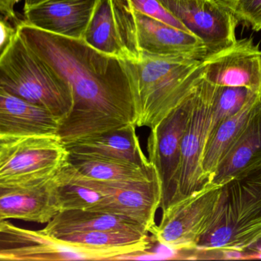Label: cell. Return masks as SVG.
<instances>
[{
  "label": "cell",
  "mask_w": 261,
  "mask_h": 261,
  "mask_svg": "<svg viewBox=\"0 0 261 261\" xmlns=\"http://www.w3.org/2000/svg\"><path fill=\"white\" fill-rule=\"evenodd\" d=\"M16 29L72 88V111L59 131L67 146L136 125L134 92L125 59L103 54L84 39L44 31L24 20Z\"/></svg>",
  "instance_id": "obj_1"
},
{
  "label": "cell",
  "mask_w": 261,
  "mask_h": 261,
  "mask_svg": "<svg viewBox=\"0 0 261 261\" xmlns=\"http://www.w3.org/2000/svg\"><path fill=\"white\" fill-rule=\"evenodd\" d=\"M261 238V162L222 184L216 212L197 246V259H234Z\"/></svg>",
  "instance_id": "obj_2"
},
{
  "label": "cell",
  "mask_w": 261,
  "mask_h": 261,
  "mask_svg": "<svg viewBox=\"0 0 261 261\" xmlns=\"http://www.w3.org/2000/svg\"><path fill=\"white\" fill-rule=\"evenodd\" d=\"M134 92L137 127L149 129L176 108L202 74L201 60L179 56H143L125 59Z\"/></svg>",
  "instance_id": "obj_3"
},
{
  "label": "cell",
  "mask_w": 261,
  "mask_h": 261,
  "mask_svg": "<svg viewBox=\"0 0 261 261\" xmlns=\"http://www.w3.org/2000/svg\"><path fill=\"white\" fill-rule=\"evenodd\" d=\"M0 88L40 105L61 119L72 111L70 84L39 56L18 33L0 56Z\"/></svg>",
  "instance_id": "obj_4"
},
{
  "label": "cell",
  "mask_w": 261,
  "mask_h": 261,
  "mask_svg": "<svg viewBox=\"0 0 261 261\" xmlns=\"http://www.w3.org/2000/svg\"><path fill=\"white\" fill-rule=\"evenodd\" d=\"M152 238L134 245L100 247L77 245L40 230L0 221V259L7 261L123 260L152 247Z\"/></svg>",
  "instance_id": "obj_5"
},
{
  "label": "cell",
  "mask_w": 261,
  "mask_h": 261,
  "mask_svg": "<svg viewBox=\"0 0 261 261\" xmlns=\"http://www.w3.org/2000/svg\"><path fill=\"white\" fill-rule=\"evenodd\" d=\"M125 46L137 61L143 56H179L202 60L208 55L195 35L171 27L134 10L128 0H115Z\"/></svg>",
  "instance_id": "obj_6"
},
{
  "label": "cell",
  "mask_w": 261,
  "mask_h": 261,
  "mask_svg": "<svg viewBox=\"0 0 261 261\" xmlns=\"http://www.w3.org/2000/svg\"><path fill=\"white\" fill-rule=\"evenodd\" d=\"M69 155L59 135L0 137V184L54 176L68 164Z\"/></svg>",
  "instance_id": "obj_7"
},
{
  "label": "cell",
  "mask_w": 261,
  "mask_h": 261,
  "mask_svg": "<svg viewBox=\"0 0 261 261\" xmlns=\"http://www.w3.org/2000/svg\"><path fill=\"white\" fill-rule=\"evenodd\" d=\"M222 185L209 184L163 211L160 224L151 229L155 242L175 250L196 248L210 226Z\"/></svg>",
  "instance_id": "obj_8"
},
{
  "label": "cell",
  "mask_w": 261,
  "mask_h": 261,
  "mask_svg": "<svg viewBox=\"0 0 261 261\" xmlns=\"http://www.w3.org/2000/svg\"><path fill=\"white\" fill-rule=\"evenodd\" d=\"M192 109L193 90L169 115L151 128L148 137V158L160 177L162 186L160 207L163 211L172 205L176 198L181 143Z\"/></svg>",
  "instance_id": "obj_9"
},
{
  "label": "cell",
  "mask_w": 261,
  "mask_h": 261,
  "mask_svg": "<svg viewBox=\"0 0 261 261\" xmlns=\"http://www.w3.org/2000/svg\"><path fill=\"white\" fill-rule=\"evenodd\" d=\"M215 86L201 77L194 88L193 109L181 143L178 192L173 204L209 185L202 159L210 131Z\"/></svg>",
  "instance_id": "obj_10"
},
{
  "label": "cell",
  "mask_w": 261,
  "mask_h": 261,
  "mask_svg": "<svg viewBox=\"0 0 261 261\" xmlns=\"http://www.w3.org/2000/svg\"><path fill=\"white\" fill-rule=\"evenodd\" d=\"M160 1L191 33L204 42L208 55L222 51L237 42L239 21L233 12L214 0Z\"/></svg>",
  "instance_id": "obj_11"
},
{
  "label": "cell",
  "mask_w": 261,
  "mask_h": 261,
  "mask_svg": "<svg viewBox=\"0 0 261 261\" xmlns=\"http://www.w3.org/2000/svg\"><path fill=\"white\" fill-rule=\"evenodd\" d=\"M201 64V77L210 83L261 93V50L253 39L237 40L231 46L206 56Z\"/></svg>",
  "instance_id": "obj_12"
},
{
  "label": "cell",
  "mask_w": 261,
  "mask_h": 261,
  "mask_svg": "<svg viewBox=\"0 0 261 261\" xmlns=\"http://www.w3.org/2000/svg\"><path fill=\"white\" fill-rule=\"evenodd\" d=\"M54 176L0 184V221L15 219L39 224L51 221L61 212Z\"/></svg>",
  "instance_id": "obj_13"
},
{
  "label": "cell",
  "mask_w": 261,
  "mask_h": 261,
  "mask_svg": "<svg viewBox=\"0 0 261 261\" xmlns=\"http://www.w3.org/2000/svg\"><path fill=\"white\" fill-rule=\"evenodd\" d=\"M97 181L105 198L94 211L115 214L134 220L144 226L149 233L155 225V214L161 206L162 186L158 173L147 181Z\"/></svg>",
  "instance_id": "obj_14"
},
{
  "label": "cell",
  "mask_w": 261,
  "mask_h": 261,
  "mask_svg": "<svg viewBox=\"0 0 261 261\" xmlns=\"http://www.w3.org/2000/svg\"><path fill=\"white\" fill-rule=\"evenodd\" d=\"M100 0H42L24 6V21L44 31L84 39Z\"/></svg>",
  "instance_id": "obj_15"
},
{
  "label": "cell",
  "mask_w": 261,
  "mask_h": 261,
  "mask_svg": "<svg viewBox=\"0 0 261 261\" xmlns=\"http://www.w3.org/2000/svg\"><path fill=\"white\" fill-rule=\"evenodd\" d=\"M61 119L0 88V137L59 135Z\"/></svg>",
  "instance_id": "obj_16"
},
{
  "label": "cell",
  "mask_w": 261,
  "mask_h": 261,
  "mask_svg": "<svg viewBox=\"0 0 261 261\" xmlns=\"http://www.w3.org/2000/svg\"><path fill=\"white\" fill-rule=\"evenodd\" d=\"M118 230L149 234L140 223L115 214L94 210H70L59 212L41 231L59 237L74 232Z\"/></svg>",
  "instance_id": "obj_17"
},
{
  "label": "cell",
  "mask_w": 261,
  "mask_h": 261,
  "mask_svg": "<svg viewBox=\"0 0 261 261\" xmlns=\"http://www.w3.org/2000/svg\"><path fill=\"white\" fill-rule=\"evenodd\" d=\"M69 150V149H68ZM68 163L85 176L108 182H129L152 179L156 170L132 162L94 152L69 150Z\"/></svg>",
  "instance_id": "obj_18"
},
{
  "label": "cell",
  "mask_w": 261,
  "mask_h": 261,
  "mask_svg": "<svg viewBox=\"0 0 261 261\" xmlns=\"http://www.w3.org/2000/svg\"><path fill=\"white\" fill-rule=\"evenodd\" d=\"M261 162V97L234 144L217 168L212 184L222 185Z\"/></svg>",
  "instance_id": "obj_19"
},
{
  "label": "cell",
  "mask_w": 261,
  "mask_h": 261,
  "mask_svg": "<svg viewBox=\"0 0 261 261\" xmlns=\"http://www.w3.org/2000/svg\"><path fill=\"white\" fill-rule=\"evenodd\" d=\"M136 125L120 128L92 138L80 140L68 146L69 150L94 152L132 162L143 167H151L137 134Z\"/></svg>",
  "instance_id": "obj_20"
},
{
  "label": "cell",
  "mask_w": 261,
  "mask_h": 261,
  "mask_svg": "<svg viewBox=\"0 0 261 261\" xmlns=\"http://www.w3.org/2000/svg\"><path fill=\"white\" fill-rule=\"evenodd\" d=\"M260 97L261 94L249 101L241 111L221 122L209 134L202 159L203 171L209 184L218 165L242 133Z\"/></svg>",
  "instance_id": "obj_21"
},
{
  "label": "cell",
  "mask_w": 261,
  "mask_h": 261,
  "mask_svg": "<svg viewBox=\"0 0 261 261\" xmlns=\"http://www.w3.org/2000/svg\"><path fill=\"white\" fill-rule=\"evenodd\" d=\"M84 40L103 54L132 60L122 37L115 0H100Z\"/></svg>",
  "instance_id": "obj_22"
},
{
  "label": "cell",
  "mask_w": 261,
  "mask_h": 261,
  "mask_svg": "<svg viewBox=\"0 0 261 261\" xmlns=\"http://www.w3.org/2000/svg\"><path fill=\"white\" fill-rule=\"evenodd\" d=\"M54 178L61 212L94 210L105 198L97 180L82 175L69 163Z\"/></svg>",
  "instance_id": "obj_23"
},
{
  "label": "cell",
  "mask_w": 261,
  "mask_h": 261,
  "mask_svg": "<svg viewBox=\"0 0 261 261\" xmlns=\"http://www.w3.org/2000/svg\"><path fill=\"white\" fill-rule=\"evenodd\" d=\"M260 94L245 88L215 85L209 134L221 122L234 115L249 101Z\"/></svg>",
  "instance_id": "obj_24"
},
{
  "label": "cell",
  "mask_w": 261,
  "mask_h": 261,
  "mask_svg": "<svg viewBox=\"0 0 261 261\" xmlns=\"http://www.w3.org/2000/svg\"><path fill=\"white\" fill-rule=\"evenodd\" d=\"M77 245L93 247H114L134 245L150 239L149 234L118 231V230H94L74 232L56 237Z\"/></svg>",
  "instance_id": "obj_25"
},
{
  "label": "cell",
  "mask_w": 261,
  "mask_h": 261,
  "mask_svg": "<svg viewBox=\"0 0 261 261\" xmlns=\"http://www.w3.org/2000/svg\"><path fill=\"white\" fill-rule=\"evenodd\" d=\"M128 2L134 10L143 14L178 30L190 33L188 29L165 7L160 0H128Z\"/></svg>",
  "instance_id": "obj_26"
},
{
  "label": "cell",
  "mask_w": 261,
  "mask_h": 261,
  "mask_svg": "<svg viewBox=\"0 0 261 261\" xmlns=\"http://www.w3.org/2000/svg\"><path fill=\"white\" fill-rule=\"evenodd\" d=\"M233 13L239 22L253 31H260L261 0H239Z\"/></svg>",
  "instance_id": "obj_27"
},
{
  "label": "cell",
  "mask_w": 261,
  "mask_h": 261,
  "mask_svg": "<svg viewBox=\"0 0 261 261\" xmlns=\"http://www.w3.org/2000/svg\"><path fill=\"white\" fill-rule=\"evenodd\" d=\"M0 29H1V41H0V50L4 51L14 39L17 34V29L13 27V23L10 21L2 19L0 20Z\"/></svg>",
  "instance_id": "obj_28"
},
{
  "label": "cell",
  "mask_w": 261,
  "mask_h": 261,
  "mask_svg": "<svg viewBox=\"0 0 261 261\" xmlns=\"http://www.w3.org/2000/svg\"><path fill=\"white\" fill-rule=\"evenodd\" d=\"M20 1L21 0H0L1 18L10 21L11 23H14L16 27L22 22L18 19L16 10H15L16 4Z\"/></svg>",
  "instance_id": "obj_29"
},
{
  "label": "cell",
  "mask_w": 261,
  "mask_h": 261,
  "mask_svg": "<svg viewBox=\"0 0 261 261\" xmlns=\"http://www.w3.org/2000/svg\"><path fill=\"white\" fill-rule=\"evenodd\" d=\"M261 259V238L250 247L238 253L234 259Z\"/></svg>",
  "instance_id": "obj_30"
},
{
  "label": "cell",
  "mask_w": 261,
  "mask_h": 261,
  "mask_svg": "<svg viewBox=\"0 0 261 261\" xmlns=\"http://www.w3.org/2000/svg\"><path fill=\"white\" fill-rule=\"evenodd\" d=\"M214 1L233 12L239 0H214Z\"/></svg>",
  "instance_id": "obj_31"
}]
</instances>
